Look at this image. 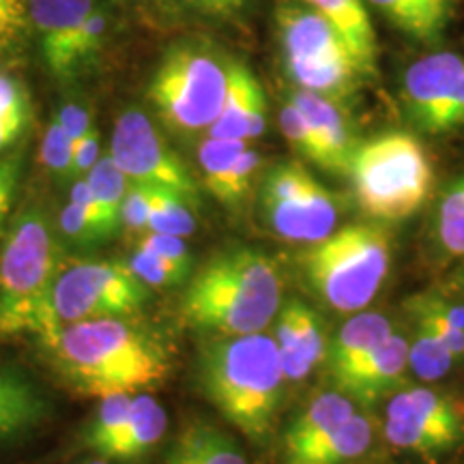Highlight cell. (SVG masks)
I'll return each instance as SVG.
<instances>
[{"mask_svg":"<svg viewBox=\"0 0 464 464\" xmlns=\"http://www.w3.org/2000/svg\"><path fill=\"white\" fill-rule=\"evenodd\" d=\"M196 230L194 207L179 194L168 189L150 188V211H149V230L160 235L189 237Z\"/></svg>","mask_w":464,"mask_h":464,"instance_id":"4dcf8cb0","label":"cell"},{"mask_svg":"<svg viewBox=\"0 0 464 464\" xmlns=\"http://www.w3.org/2000/svg\"><path fill=\"white\" fill-rule=\"evenodd\" d=\"M28 116H31V108H28L24 86L0 72V119L28 123Z\"/></svg>","mask_w":464,"mask_h":464,"instance_id":"7bdbcfd3","label":"cell"},{"mask_svg":"<svg viewBox=\"0 0 464 464\" xmlns=\"http://www.w3.org/2000/svg\"><path fill=\"white\" fill-rule=\"evenodd\" d=\"M335 26L363 75L376 73V37L363 0H301Z\"/></svg>","mask_w":464,"mask_h":464,"instance_id":"7402d4cb","label":"cell"},{"mask_svg":"<svg viewBox=\"0 0 464 464\" xmlns=\"http://www.w3.org/2000/svg\"><path fill=\"white\" fill-rule=\"evenodd\" d=\"M149 211L150 188L131 183L121 207V228H125L130 235H144L149 230Z\"/></svg>","mask_w":464,"mask_h":464,"instance_id":"60d3db41","label":"cell"},{"mask_svg":"<svg viewBox=\"0 0 464 464\" xmlns=\"http://www.w3.org/2000/svg\"><path fill=\"white\" fill-rule=\"evenodd\" d=\"M185 3L200 11V14L226 17L241 11L247 5V0H185Z\"/></svg>","mask_w":464,"mask_h":464,"instance_id":"681fc988","label":"cell"},{"mask_svg":"<svg viewBox=\"0 0 464 464\" xmlns=\"http://www.w3.org/2000/svg\"><path fill=\"white\" fill-rule=\"evenodd\" d=\"M310 286L324 305L357 314L372 304L390 276V235L376 224H348L301 254Z\"/></svg>","mask_w":464,"mask_h":464,"instance_id":"5b68a950","label":"cell"},{"mask_svg":"<svg viewBox=\"0 0 464 464\" xmlns=\"http://www.w3.org/2000/svg\"><path fill=\"white\" fill-rule=\"evenodd\" d=\"M100 149V131L92 125L89 131L73 142V158H72V179H84L91 172V168L102 158Z\"/></svg>","mask_w":464,"mask_h":464,"instance_id":"ee69618b","label":"cell"},{"mask_svg":"<svg viewBox=\"0 0 464 464\" xmlns=\"http://www.w3.org/2000/svg\"><path fill=\"white\" fill-rule=\"evenodd\" d=\"M130 393H116V396L102 398L100 406L95 409V415L91 417L89 426L84 430L86 448L95 450L97 454H106V451L116 443L130 420L131 411Z\"/></svg>","mask_w":464,"mask_h":464,"instance_id":"f1b7e54d","label":"cell"},{"mask_svg":"<svg viewBox=\"0 0 464 464\" xmlns=\"http://www.w3.org/2000/svg\"><path fill=\"white\" fill-rule=\"evenodd\" d=\"M86 464H108V460H106V458H102V460H91V462H86Z\"/></svg>","mask_w":464,"mask_h":464,"instance_id":"f5cc1de1","label":"cell"},{"mask_svg":"<svg viewBox=\"0 0 464 464\" xmlns=\"http://www.w3.org/2000/svg\"><path fill=\"white\" fill-rule=\"evenodd\" d=\"M266 97L256 75L243 63H228V91L222 112L208 127L207 136L252 140L265 133Z\"/></svg>","mask_w":464,"mask_h":464,"instance_id":"ac0fdd59","label":"cell"},{"mask_svg":"<svg viewBox=\"0 0 464 464\" xmlns=\"http://www.w3.org/2000/svg\"><path fill=\"white\" fill-rule=\"evenodd\" d=\"M56 119L61 121L63 130L67 131V136L72 138V142H78L80 138L84 136L86 131L91 130V114L86 106L78 102H65L61 108H58Z\"/></svg>","mask_w":464,"mask_h":464,"instance_id":"7dc6e473","label":"cell"},{"mask_svg":"<svg viewBox=\"0 0 464 464\" xmlns=\"http://www.w3.org/2000/svg\"><path fill=\"white\" fill-rule=\"evenodd\" d=\"M260 211L280 239L314 246L338 228L340 200L299 161H282L265 174Z\"/></svg>","mask_w":464,"mask_h":464,"instance_id":"ba28073f","label":"cell"},{"mask_svg":"<svg viewBox=\"0 0 464 464\" xmlns=\"http://www.w3.org/2000/svg\"><path fill=\"white\" fill-rule=\"evenodd\" d=\"M409 318L411 338H406L409 340V370L417 379L426 382L440 381L454 370V357L439 335L432 332L430 324H426L417 316Z\"/></svg>","mask_w":464,"mask_h":464,"instance_id":"83f0119b","label":"cell"},{"mask_svg":"<svg viewBox=\"0 0 464 464\" xmlns=\"http://www.w3.org/2000/svg\"><path fill=\"white\" fill-rule=\"evenodd\" d=\"M409 372V340L393 332L351 376L334 390L344 393L355 404L372 406L393 392L402 390Z\"/></svg>","mask_w":464,"mask_h":464,"instance_id":"e0dca14e","label":"cell"},{"mask_svg":"<svg viewBox=\"0 0 464 464\" xmlns=\"http://www.w3.org/2000/svg\"><path fill=\"white\" fill-rule=\"evenodd\" d=\"M260 168V153L256 149H246L243 153L237 158L235 164H232L230 172L226 174L224 183L219 185V189L216 191V198L224 205H237L241 202L252 189L254 177H256Z\"/></svg>","mask_w":464,"mask_h":464,"instance_id":"e575fe53","label":"cell"},{"mask_svg":"<svg viewBox=\"0 0 464 464\" xmlns=\"http://www.w3.org/2000/svg\"><path fill=\"white\" fill-rule=\"evenodd\" d=\"M45 348L63 379L95 398L147 392L164 382L170 370L161 342L127 318L65 324Z\"/></svg>","mask_w":464,"mask_h":464,"instance_id":"6da1fadb","label":"cell"},{"mask_svg":"<svg viewBox=\"0 0 464 464\" xmlns=\"http://www.w3.org/2000/svg\"><path fill=\"white\" fill-rule=\"evenodd\" d=\"M164 464H249L228 432L208 421H191L174 439Z\"/></svg>","mask_w":464,"mask_h":464,"instance_id":"603a6c76","label":"cell"},{"mask_svg":"<svg viewBox=\"0 0 464 464\" xmlns=\"http://www.w3.org/2000/svg\"><path fill=\"white\" fill-rule=\"evenodd\" d=\"M355 411V402H353L351 398H346L344 393H340L338 390L321 393V396L312 400V402L301 411L297 420L290 423L286 434H284L282 451L301 448V445L323 437L324 432L334 430L335 426L346 421Z\"/></svg>","mask_w":464,"mask_h":464,"instance_id":"4316f807","label":"cell"},{"mask_svg":"<svg viewBox=\"0 0 464 464\" xmlns=\"http://www.w3.org/2000/svg\"><path fill=\"white\" fill-rule=\"evenodd\" d=\"M168 430L166 409L150 393H133L130 420L123 434L102 458L106 460L133 462L140 460L150 450L158 448Z\"/></svg>","mask_w":464,"mask_h":464,"instance_id":"44dd1931","label":"cell"},{"mask_svg":"<svg viewBox=\"0 0 464 464\" xmlns=\"http://www.w3.org/2000/svg\"><path fill=\"white\" fill-rule=\"evenodd\" d=\"M72 158H73V142L63 130L61 121L52 119L48 130L42 140V161L45 170L54 174L58 179H72Z\"/></svg>","mask_w":464,"mask_h":464,"instance_id":"8d00e7d4","label":"cell"},{"mask_svg":"<svg viewBox=\"0 0 464 464\" xmlns=\"http://www.w3.org/2000/svg\"><path fill=\"white\" fill-rule=\"evenodd\" d=\"M280 127L290 147L297 150L299 155H304L305 160H310L312 164L318 166V147L314 136H312L310 125H307L301 110L290 100L280 110Z\"/></svg>","mask_w":464,"mask_h":464,"instance_id":"ab89813d","label":"cell"},{"mask_svg":"<svg viewBox=\"0 0 464 464\" xmlns=\"http://www.w3.org/2000/svg\"><path fill=\"white\" fill-rule=\"evenodd\" d=\"M136 247L147 249V252L168 260V263L181 266L185 271L191 269V254H189V247L185 246L183 237L160 235V232H144Z\"/></svg>","mask_w":464,"mask_h":464,"instance_id":"b9f144b4","label":"cell"},{"mask_svg":"<svg viewBox=\"0 0 464 464\" xmlns=\"http://www.w3.org/2000/svg\"><path fill=\"white\" fill-rule=\"evenodd\" d=\"M368 3H372L402 33L420 39V42H432L430 31H428L415 0H368Z\"/></svg>","mask_w":464,"mask_h":464,"instance_id":"f35d334b","label":"cell"},{"mask_svg":"<svg viewBox=\"0 0 464 464\" xmlns=\"http://www.w3.org/2000/svg\"><path fill=\"white\" fill-rule=\"evenodd\" d=\"M274 340L286 382H301L324 363L329 340L323 318L301 299H290L276 316Z\"/></svg>","mask_w":464,"mask_h":464,"instance_id":"5bb4252c","label":"cell"},{"mask_svg":"<svg viewBox=\"0 0 464 464\" xmlns=\"http://www.w3.org/2000/svg\"><path fill=\"white\" fill-rule=\"evenodd\" d=\"M20 172H22L20 155H9V158L0 160V228H3L5 219H7Z\"/></svg>","mask_w":464,"mask_h":464,"instance_id":"f6af8a7d","label":"cell"},{"mask_svg":"<svg viewBox=\"0 0 464 464\" xmlns=\"http://www.w3.org/2000/svg\"><path fill=\"white\" fill-rule=\"evenodd\" d=\"M357 205L376 222H402L430 196L434 170L426 149L404 131L359 144L348 168Z\"/></svg>","mask_w":464,"mask_h":464,"instance_id":"8992f818","label":"cell"},{"mask_svg":"<svg viewBox=\"0 0 464 464\" xmlns=\"http://www.w3.org/2000/svg\"><path fill=\"white\" fill-rule=\"evenodd\" d=\"M393 334V323L379 312H357L329 340L327 363L334 387L351 376Z\"/></svg>","mask_w":464,"mask_h":464,"instance_id":"d6986e66","label":"cell"},{"mask_svg":"<svg viewBox=\"0 0 464 464\" xmlns=\"http://www.w3.org/2000/svg\"><path fill=\"white\" fill-rule=\"evenodd\" d=\"M382 434L404 454H450L464 445V400L426 385L402 387L387 400Z\"/></svg>","mask_w":464,"mask_h":464,"instance_id":"9c48e42d","label":"cell"},{"mask_svg":"<svg viewBox=\"0 0 464 464\" xmlns=\"http://www.w3.org/2000/svg\"><path fill=\"white\" fill-rule=\"evenodd\" d=\"M84 179L103 216L116 230H121V207H123V198L131 185L130 179L114 164L110 153L102 155L100 161L91 168V172Z\"/></svg>","mask_w":464,"mask_h":464,"instance_id":"f546056e","label":"cell"},{"mask_svg":"<svg viewBox=\"0 0 464 464\" xmlns=\"http://www.w3.org/2000/svg\"><path fill=\"white\" fill-rule=\"evenodd\" d=\"M417 9L421 11L423 22H426L428 31H430L432 42L443 31L445 22H448V0H415Z\"/></svg>","mask_w":464,"mask_h":464,"instance_id":"c3c4849f","label":"cell"},{"mask_svg":"<svg viewBox=\"0 0 464 464\" xmlns=\"http://www.w3.org/2000/svg\"><path fill=\"white\" fill-rule=\"evenodd\" d=\"M69 202H72L73 207H78L82 213H86V216H89L91 219H95L97 224H102L103 228L110 232V237H114L116 232H119L112 224L108 222L106 216H103V211L100 208V205H97L95 196H92V191L89 188V183H86V179H75L72 194H69Z\"/></svg>","mask_w":464,"mask_h":464,"instance_id":"bcb514c9","label":"cell"},{"mask_svg":"<svg viewBox=\"0 0 464 464\" xmlns=\"http://www.w3.org/2000/svg\"><path fill=\"white\" fill-rule=\"evenodd\" d=\"M409 316L421 318L448 346L456 365L464 363V304L451 301L445 295L426 290L404 301Z\"/></svg>","mask_w":464,"mask_h":464,"instance_id":"484cf974","label":"cell"},{"mask_svg":"<svg viewBox=\"0 0 464 464\" xmlns=\"http://www.w3.org/2000/svg\"><path fill=\"white\" fill-rule=\"evenodd\" d=\"M247 149L246 140H232V138H205L198 147V164L205 177V188L208 194H216L224 183L226 174L230 172L237 158Z\"/></svg>","mask_w":464,"mask_h":464,"instance_id":"d6a6232c","label":"cell"},{"mask_svg":"<svg viewBox=\"0 0 464 464\" xmlns=\"http://www.w3.org/2000/svg\"><path fill=\"white\" fill-rule=\"evenodd\" d=\"M110 158L123 170L130 183L174 191L191 207L198 205V185L188 166L140 108L125 110L116 119Z\"/></svg>","mask_w":464,"mask_h":464,"instance_id":"8fae6325","label":"cell"},{"mask_svg":"<svg viewBox=\"0 0 464 464\" xmlns=\"http://www.w3.org/2000/svg\"><path fill=\"white\" fill-rule=\"evenodd\" d=\"M464 282V266L460 269V274H458V284Z\"/></svg>","mask_w":464,"mask_h":464,"instance_id":"db71d44e","label":"cell"},{"mask_svg":"<svg viewBox=\"0 0 464 464\" xmlns=\"http://www.w3.org/2000/svg\"><path fill=\"white\" fill-rule=\"evenodd\" d=\"M127 266L131 269V274L140 280L144 286H177L188 280L189 271L181 269V266L168 263V260L155 256V254L147 252V249L136 247L131 252Z\"/></svg>","mask_w":464,"mask_h":464,"instance_id":"836d02e7","label":"cell"},{"mask_svg":"<svg viewBox=\"0 0 464 464\" xmlns=\"http://www.w3.org/2000/svg\"><path fill=\"white\" fill-rule=\"evenodd\" d=\"M24 127L26 123H17V121H0V153L22 136Z\"/></svg>","mask_w":464,"mask_h":464,"instance_id":"816d5d0a","label":"cell"},{"mask_svg":"<svg viewBox=\"0 0 464 464\" xmlns=\"http://www.w3.org/2000/svg\"><path fill=\"white\" fill-rule=\"evenodd\" d=\"M437 239L450 256H464V177L439 202Z\"/></svg>","mask_w":464,"mask_h":464,"instance_id":"1f68e13d","label":"cell"},{"mask_svg":"<svg viewBox=\"0 0 464 464\" xmlns=\"http://www.w3.org/2000/svg\"><path fill=\"white\" fill-rule=\"evenodd\" d=\"M458 127H464V72L460 75V82H458L454 106H451L450 119H448V131L458 130Z\"/></svg>","mask_w":464,"mask_h":464,"instance_id":"f907efd6","label":"cell"},{"mask_svg":"<svg viewBox=\"0 0 464 464\" xmlns=\"http://www.w3.org/2000/svg\"><path fill=\"white\" fill-rule=\"evenodd\" d=\"M376 423L372 417L355 411L346 421L310 443L282 451V464H348L372 448Z\"/></svg>","mask_w":464,"mask_h":464,"instance_id":"ffe728a7","label":"cell"},{"mask_svg":"<svg viewBox=\"0 0 464 464\" xmlns=\"http://www.w3.org/2000/svg\"><path fill=\"white\" fill-rule=\"evenodd\" d=\"M48 415V404L37 387L15 370L0 368V439L37 426Z\"/></svg>","mask_w":464,"mask_h":464,"instance_id":"d4e9b609","label":"cell"},{"mask_svg":"<svg viewBox=\"0 0 464 464\" xmlns=\"http://www.w3.org/2000/svg\"><path fill=\"white\" fill-rule=\"evenodd\" d=\"M198 381L208 402L247 439L269 437L286 379L274 335L213 338L200 351Z\"/></svg>","mask_w":464,"mask_h":464,"instance_id":"3957f363","label":"cell"},{"mask_svg":"<svg viewBox=\"0 0 464 464\" xmlns=\"http://www.w3.org/2000/svg\"><path fill=\"white\" fill-rule=\"evenodd\" d=\"M277 33L284 58L353 61L357 65L351 48L332 22L304 3H286L277 9Z\"/></svg>","mask_w":464,"mask_h":464,"instance_id":"9a60e30c","label":"cell"},{"mask_svg":"<svg viewBox=\"0 0 464 464\" xmlns=\"http://www.w3.org/2000/svg\"><path fill=\"white\" fill-rule=\"evenodd\" d=\"M149 286L127 263H80L63 269L52 290V314L58 327L92 318H125L140 310Z\"/></svg>","mask_w":464,"mask_h":464,"instance_id":"30bf717a","label":"cell"},{"mask_svg":"<svg viewBox=\"0 0 464 464\" xmlns=\"http://www.w3.org/2000/svg\"><path fill=\"white\" fill-rule=\"evenodd\" d=\"M28 24V0H0V56L15 54L22 48Z\"/></svg>","mask_w":464,"mask_h":464,"instance_id":"d590c367","label":"cell"},{"mask_svg":"<svg viewBox=\"0 0 464 464\" xmlns=\"http://www.w3.org/2000/svg\"><path fill=\"white\" fill-rule=\"evenodd\" d=\"M290 82L299 91L314 92L342 102L357 91L363 73L353 61H323V58H284Z\"/></svg>","mask_w":464,"mask_h":464,"instance_id":"cb8c5ba5","label":"cell"},{"mask_svg":"<svg viewBox=\"0 0 464 464\" xmlns=\"http://www.w3.org/2000/svg\"><path fill=\"white\" fill-rule=\"evenodd\" d=\"M61 274L58 246L39 208H26L0 254V335L34 332L48 346L61 332L52 290Z\"/></svg>","mask_w":464,"mask_h":464,"instance_id":"277c9868","label":"cell"},{"mask_svg":"<svg viewBox=\"0 0 464 464\" xmlns=\"http://www.w3.org/2000/svg\"><path fill=\"white\" fill-rule=\"evenodd\" d=\"M282 276L265 252L224 249L191 277L181 299V316L213 338L260 334L282 307Z\"/></svg>","mask_w":464,"mask_h":464,"instance_id":"7a4b0ae2","label":"cell"},{"mask_svg":"<svg viewBox=\"0 0 464 464\" xmlns=\"http://www.w3.org/2000/svg\"><path fill=\"white\" fill-rule=\"evenodd\" d=\"M228 91V63L205 45L183 44L166 52L149 86L160 119L179 133L208 131Z\"/></svg>","mask_w":464,"mask_h":464,"instance_id":"52a82bcc","label":"cell"},{"mask_svg":"<svg viewBox=\"0 0 464 464\" xmlns=\"http://www.w3.org/2000/svg\"><path fill=\"white\" fill-rule=\"evenodd\" d=\"M464 61L454 52H437L406 69L402 95L411 121L428 133L448 131V119Z\"/></svg>","mask_w":464,"mask_h":464,"instance_id":"4fadbf2b","label":"cell"},{"mask_svg":"<svg viewBox=\"0 0 464 464\" xmlns=\"http://www.w3.org/2000/svg\"><path fill=\"white\" fill-rule=\"evenodd\" d=\"M95 9V0H28V15L44 63L58 80H73L84 73L80 48L86 22Z\"/></svg>","mask_w":464,"mask_h":464,"instance_id":"7c38bea8","label":"cell"},{"mask_svg":"<svg viewBox=\"0 0 464 464\" xmlns=\"http://www.w3.org/2000/svg\"><path fill=\"white\" fill-rule=\"evenodd\" d=\"M290 102L301 110L310 125L318 147V168L334 174H348L359 144L340 102L299 89L290 95Z\"/></svg>","mask_w":464,"mask_h":464,"instance_id":"2e32d148","label":"cell"},{"mask_svg":"<svg viewBox=\"0 0 464 464\" xmlns=\"http://www.w3.org/2000/svg\"><path fill=\"white\" fill-rule=\"evenodd\" d=\"M58 228H61L65 239H69L80 247L100 246V243H106L108 239H112L110 232L103 228L102 224H97L95 219H91L86 213L80 211L78 207H73L72 202L65 205V208L61 211V216H58Z\"/></svg>","mask_w":464,"mask_h":464,"instance_id":"74e56055","label":"cell"}]
</instances>
